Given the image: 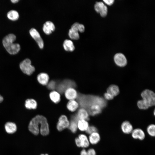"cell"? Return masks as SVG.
<instances>
[{
    "label": "cell",
    "instance_id": "40",
    "mask_svg": "<svg viewBox=\"0 0 155 155\" xmlns=\"http://www.w3.org/2000/svg\"><path fill=\"white\" fill-rule=\"evenodd\" d=\"M80 155H88L87 151L85 149L82 150L81 152Z\"/></svg>",
    "mask_w": 155,
    "mask_h": 155
},
{
    "label": "cell",
    "instance_id": "16",
    "mask_svg": "<svg viewBox=\"0 0 155 155\" xmlns=\"http://www.w3.org/2000/svg\"><path fill=\"white\" fill-rule=\"evenodd\" d=\"M37 80L40 84L43 85H46L48 83L49 77L47 73H42L38 74L37 76Z\"/></svg>",
    "mask_w": 155,
    "mask_h": 155
},
{
    "label": "cell",
    "instance_id": "36",
    "mask_svg": "<svg viewBox=\"0 0 155 155\" xmlns=\"http://www.w3.org/2000/svg\"><path fill=\"white\" fill-rule=\"evenodd\" d=\"M104 96L105 98L107 100H111L113 99L114 97L111 94L107 92L104 94Z\"/></svg>",
    "mask_w": 155,
    "mask_h": 155
},
{
    "label": "cell",
    "instance_id": "35",
    "mask_svg": "<svg viewBox=\"0 0 155 155\" xmlns=\"http://www.w3.org/2000/svg\"><path fill=\"white\" fill-rule=\"evenodd\" d=\"M80 24L78 22L75 23L71 26V28L78 32Z\"/></svg>",
    "mask_w": 155,
    "mask_h": 155
},
{
    "label": "cell",
    "instance_id": "41",
    "mask_svg": "<svg viewBox=\"0 0 155 155\" xmlns=\"http://www.w3.org/2000/svg\"><path fill=\"white\" fill-rule=\"evenodd\" d=\"M3 100V98L2 96L0 94V103Z\"/></svg>",
    "mask_w": 155,
    "mask_h": 155
},
{
    "label": "cell",
    "instance_id": "15",
    "mask_svg": "<svg viewBox=\"0 0 155 155\" xmlns=\"http://www.w3.org/2000/svg\"><path fill=\"white\" fill-rule=\"evenodd\" d=\"M55 29L54 24L51 21H47L43 25V30L45 33L49 34L53 31Z\"/></svg>",
    "mask_w": 155,
    "mask_h": 155
},
{
    "label": "cell",
    "instance_id": "4",
    "mask_svg": "<svg viewBox=\"0 0 155 155\" xmlns=\"http://www.w3.org/2000/svg\"><path fill=\"white\" fill-rule=\"evenodd\" d=\"M142 100L149 107L154 106L155 103V94L152 91L146 90L141 94Z\"/></svg>",
    "mask_w": 155,
    "mask_h": 155
},
{
    "label": "cell",
    "instance_id": "21",
    "mask_svg": "<svg viewBox=\"0 0 155 155\" xmlns=\"http://www.w3.org/2000/svg\"><path fill=\"white\" fill-rule=\"evenodd\" d=\"M64 49L68 51H72L75 49V46L72 41L69 39L65 40L63 43Z\"/></svg>",
    "mask_w": 155,
    "mask_h": 155
},
{
    "label": "cell",
    "instance_id": "31",
    "mask_svg": "<svg viewBox=\"0 0 155 155\" xmlns=\"http://www.w3.org/2000/svg\"><path fill=\"white\" fill-rule=\"evenodd\" d=\"M137 105L138 108L141 109H146L149 108L142 100H139L138 101Z\"/></svg>",
    "mask_w": 155,
    "mask_h": 155
},
{
    "label": "cell",
    "instance_id": "6",
    "mask_svg": "<svg viewBox=\"0 0 155 155\" xmlns=\"http://www.w3.org/2000/svg\"><path fill=\"white\" fill-rule=\"evenodd\" d=\"M76 86L75 83L72 80H65L57 84L56 89L59 93H63L68 88Z\"/></svg>",
    "mask_w": 155,
    "mask_h": 155
},
{
    "label": "cell",
    "instance_id": "38",
    "mask_svg": "<svg viewBox=\"0 0 155 155\" xmlns=\"http://www.w3.org/2000/svg\"><path fill=\"white\" fill-rule=\"evenodd\" d=\"M85 30V27L84 25L80 24L79 27V31L81 32H83Z\"/></svg>",
    "mask_w": 155,
    "mask_h": 155
},
{
    "label": "cell",
    "instance_id": "9",
    "mask_svg": "<svg viewBox=\"0 0 155 155\" xmlns=\"http://www.w3.org/2000/svg\"><path fill=\"white\" fill-rule=\"evenodd\" d=\"M30 35L35 40L39 47L42 49L44 46L43 40L38 32L35 28H32L29 31Z\"/></svg>",
    "mask_w": 155,
    "mask_h": 155
},
{
    "label": "cell",
    "instance_id": "26",
    "mask_svg": "<svg viewBox=\"0 0 155 155\" xmlns=\"http://www.w3.org/2000/svg\"><path fill=\"white\" fill-rule=\"evenodd\" d=\"M89 124L87 120H79L78 122V127L81 131H86L89 127Z\"/></svg>",
    "mask_w": 155,
    "mask_h": 155
},
{
    "label": "cell",
    "instance_id": "12",
    "mask_svg": "<svg viewBox=\"0 0 155 155\" xmlns=\"http://www.w3.org/2000/svg\"><path fill=\"white\" fill-rule=\"evenodd\" d=\"M102 107L99 105L94 104L89 106L86 110L89 114L94 116L100 113L102 111Z\"/></svg>",
    "mask_w": 155,
    "mask_h": 155
},
{
    "label": "cell",
    "instance_id": "30",
    "mask_svg": "<svg viewBox=\"0 0 155 155\" xmlns=\"http://www.w3.org/2000/svg\"><path fill=\"white\" fill-rule=\"evenodd\" d=\"M104 5V3L102 2H96L94 7L95 11L97 13H100Z\"/></svg>",
    "mask_w": 155,
    "mask_h": 155
},
{
    "label": "cell",
    "instance_id": "20",
    "mask_svg": "<svg viewBox=\"0 0 155 155\" xmlns=\"http://www.w3.org/2000/svg\"><path fill=\"white\" fill-rule=\"evenodd\" d=\"M5 127L6 131L9 133H13L17 130L16 125L15 123L11 122L7 123Z\"/></svg>",
    "mask_w": 155,
    "mask_h": 155
},
{
    "label": "cell",
    "instance_id": "28",
    "mask_svg": "<svg viewBox=\"0 0 155 155\" xmlns=\"http://www.w3.org/2000/svg\"><path fill=\"white\" fill-rule=\"evenodd\" d=\"M68 35L71 39L73 40L78 39L80 37L78 32L71 28L69 30Z\"/></svg>",
    "mask_w": 155,
    "mask_h": 155
},
{
    "label": "cell",
    "instance_id": "33",
    "mask_svg": "<svg viewBox=\"0 0 155 155\" xmlns=\"http://www.w3.org/2000/svg\"><path fill=\"white\" fill-rule=\"evenodd\" d=\"M86 131L87 133L90 134L93 133L97 132V129L94 126H89Z\"/></svg>",
    "mask_w": 155,
    "mask_h": 155
},
{
    "label": "cell",
    "instance_id": "25",
    "mask_svg": "<svg viewBox=\"0 0 155 155\" xmlns=\"http://www.w3.org/2000/svg\"><path fill=\"white\" fill-rule=\"evenodd\" d=\"M78 102L74 100H69L67 104V108L71 112L75 111L79 106Z\"/></svg>",
    "mask_w": 155,
    "mask_h": 155
},
{
    "label": "cell",
    "instance_id": "18",
    "mask_svg": "<svg viewBox=\"0 0 155 155\" xmlns=\"http://www.w3.org/2000/svg\"><path fill=\"white\" fill-rule=\"evenodd\" d=\"M88 140L90 143L92 145H95L100 141V136L97 131L96 132L90 134Z\"/></svg>",
    "mask_w": 155,
    "mask_h": 155
},
{
    "label": "cell",
    "instance_id": "14",
    "mask_svg": "<svg viewBox=\"0 0 155 155\" xmlns=\"http://www.w3.org/2000/svg\"><path fill=\"white\" fill-rule=\"evenodd\" d=\"M64 92L66 98L69 100H74L77 98L78 96L77 92L74 88H68Z\"/></svg>",
    "mask_w": 155,
    "mask_h": 155
},
{
    "label": "cell",
    "instance_id": "34",
    "mask_svg": "<svg viewBox=\"0 0 155 155\" xmlns=\"http://www.w3.org/2000/svg\"><path fill=\"white\" fill-rule=\"evenodd\" d=\"M107 13V8L106 5H104L100 13V15L102 17H105L106 16Z\"/></svg>",
    "mask_w": 155,
    "mask_h": 155
},
{
    "label": "cell",
    "instance_id": "29",
    "mask_svg": "<svg viewBox=\"0 0 155 155\" xmlns=\"http://www.w3.org/2000/svg\"><path fill=\"white\" fill-rule=\"evenodd\" d=\"M146 131L148 134L151 137H154L155 135V125L154 124L149 125L147 127Z\"/></svg>",
    "mask_w": 155,
    "mask_h": 155
},
{
    "label": "cell",
    "instance_id": "5",
    "mask_svg": "<svg viewBox=\"0 0 155 155\" xmlns=\"http://www.w3.org/2000/svg\"><path fill=\"white\" fill-rule=\"evenodd\" d=\"M20 67L23 72L28 75H30L35 70V67L32 65L31 61L29 59H26L22 61Z\"/></svg>",
    "mask_w": 155,
    "mask_h": 155
},
{
    "label": "cell",
    "instance_id": "1",
    "mask_svg": "<svg viewBox=\"0 0 155 155\" xmlns=\"http://www.w3.org/2000/svg\"><path fill=\"white\" fill-rule=\"evenodd\" d=\"M77 98L79 105L86 110L93 104H98L102 108L105 104L104 100L98 96L79 94Z\"/></svg>",
    "mask_w": 155,
    "mask_h": 155
},
{
    "label": "cell",
    "instance_id": "32",
    "mask_svg": "<svg viewBox=\"0 0 155 155\" xmlns=\"http://www.w3.org/2000/svg\"><path fill=\"white\" fill-rule=\"evenodd\" d=\"M57 83L54 80H51L47 84V87L49 90H54L56 88Z\"/></svg>",
    "mask_w": 155,
    "mask_h": 155
},
{
    "label": "cell",
    "instance_id": "3",
    "mask_svg": "<svg viewBox=\"0 0 155 155\" xmlns=\"http://www.w3.org/2000/svg\"><path fill=\"white\" fill-rule=\"evenodd\" d=\"M46 119L44 117L39 115L33 117L29 123L28 128L29 131L35 135H38L40 131L39 125Z\"/></svg>",
    "mask_w": 155,
    "mask_h": 155
},
{
    "label": "cell",
    "instance_id": "22",
    "mask_svg": "<svg viewBox=\"0 0 155 155\" xmlns=\"http://www.w3.org/2000/svg\"><path fill=\"white\" fill-rule=\"evenodd\" d=\"M25 105L28 109H35L37 108V104L36 101L34 99H28L25 101Z\"/></svg>",
    "mask_w": 155,
    "mask_h": 155
},
{
    "label": "cell",
    "instance_id": "8",
    "mask_svg": "<svg viewBox=\"0 0 155 155\" xmlns=\"http://www.w3.org/2000/svg\"><path fill=\"white\" fill-rule=\"evenodd\" d=\"M69 122L67 117L65 115H61L59 119L57 124V128L59 131H62L64 129L68 127Z\"/></svg>",
    "mask_w": 155,
    "mask_h": 155
},
{
    "label": "cell",
    "instance_id": "11",
    "mask_svg": "<svg viewBox=\"0 0 155 155\" xmlns=\"http://www.w3.org/2000/svg\"><path fill=\"white\" fill-rule=\"evenodd\" d=\"M131 134L132 138L135 139L142 140L145 137V134L144 131L139 128L133 129Z\"/></svg>",
    "mask_w": 155,
    "mask_h": 155
},
{
    "label": "cell",
    "instance_id": "23",
    "mask_svg": "<svg viewBox=\"0 0 155 155\" xmlns=\"http://www.w3.org/2000/svg\"><path fill=\"white\" fill-rule=\"evenodd\" d=\"M51 100L55 103H58L61 100V96L59 93L55 91H53L49 94Z\"/></svg>",
    "mask_w": 155,
    "mask_h": 155
},
{
    "label": "cell",
    "instance_id": "17",
    "mask_svg": "<svg viewBox=\"0 0 155 155\" xmlns=\"http://www.w3.org/2000/svg\"><path fill=\"white\" fill-rule=\"evenodd\" d=\"M88 113L86 110L83 108H80L76 115L78 120L83 119L87 120L89 119Z\"/></svg>",
    "mask_w": 155,
    "mask_h": 155
},
{
    "label": "cell",
    "instance_id": "7",
    "mask_svg": "<svg viewBox=\"0 0 155 155\" xmlns=\"http://www.w3.org/2000/svg\"><path fill=\"white\" fill-rule=\"evenodd\" d=\"M75 141L76 145L78 147L87 148L90 144L88 139L83 134L80 135L78 137L75 139Z\"/></svg>",
    "mask_w": 155,
    "mask_h": 155
},
{
    "label": "cell",
    "instance_id": "42",
    "mask_svg": "<svg viewBox=\"0 0 155 155\" xmlns=\"http://www.w3.org/2000/svg\"><path fill=\"white\" fill-rule=\"evenodd\" d=\"M19 1V0H11V1L13 3H17Z\"/></svg>",
    "mask_w": 155,
    "mask_h": 155
},
{
    "label": "cell",
    "instance_id": "13",
    "mask_svg": "<svg viewBox=\"0 0 155 155\" xmlns=\"http://www.w3.org/2000/svg\"><path fill=\"white\" fill-rule=\"evenodd\" d=\"M121 128L122 132L125 134L131 133L133 129L131 123L127 121H125L122 123Z\"/></svg>",
    "mask_w": 155,
    "mask_h": 155
},
{
    "label": "cell",
    "instance_id": "37",
    "mask_svg": "<svg viewBox=\"0 0 155 155\" xmlns=\"http://www.w3.org/2000/svg\"><path fill=\"white\" fill-rule=\"evenodd\" d=\"M88 155H96V153L95 150L93 148L89 149L87 151Z\"/></svg>",
    "mask_w": 155,
    "mask_h": 155
},
{
    "label": "cell",
    "instance_id": "19",
    "mask_svg": "<svg viewBox=\"0 0 155 155\" xmlns=\"http://www.w3.org/2000/svg\"><path fill=\"white\" fill-rule=\"evenodd\" d=\"M79 120L76 115L73 116L69 127V129L73 133H75L78 128V122Z\"/></svg>",
    "mask_w": 155,
    "mask_h": 155
},
{
    "label": "cell",
    "instance_id": "2",
    "mask_svg": "<svg viewBox=\"0 0 155 155\" xmlns=\"http://www.w3.org/2000/svg\"><path fill=\"white\" fill-rule=\"evenodd\" d=\"M16 39V37L14 34H10L5 36L3 40L2 43L4 47L11 54H15L20 50V44L13 43Z\"/></svg>",
    "mask_w": 155,
    "mask_h": 155
},
{
    "label": "cell",
    "instance_id": "27",
    "mask_svg": "<svg viewBox=\"0 0 155 155\" xmlns=\"http://www.w3.org/2000/svg\"><path fill=\"white\" fill-rule=\"evenodd\" d=\"M7 16L10 20L15 21L18 19L19 15L17 11L15 10H11L7 13Z\"/></svg>",
    "mask_w": 155,
    "mask_h": 155
},
{
    "label": "cell",
    "instance_id": "43",
    "mask_svg": "<svg viewBox=\"0 0 155 155\" xmlns=\"http://www.w3.org/2000/svg\"><path fill=\"white\" fill-rule=\"evenodd\" d=\"M41 155H48V154H41Z\"/></svg>",
    "mask_w": 155,
    "mask_h": 155
},
{
    "label": "cell",
    "instance_id": "24",
    "mask_svg": "<svg viewBox=\"0 0 155 155\" xmlns=\"http://www.w3.org/2000/svg\"><path fill=\"white\" fill-rule=\"evenodd\" d=\"M107 92H108L114 97L116 96L119 92L118 87L115 85H110L107 89Z\"/></svg>",
    "mask_w": 155,
    "mask_h": 155
},
{
    "label": "cell",
    "instance_id": "10",
    "mask_svg": "<svg viewBox=\"0 0 155 155\" xmlns=\"http://www.w3.org/2000/svg\"><path fill=\"white\" fill-rule=\"evenodd\" d=\"M115 63L118 66L123 67L127 64V59L124 55L121 53H117L114 57Z\"/></svg>",
    "mask_w": 155,
    "mask_h": 155
},
{
    "label": "cell",
    "instance_id": "39",
    "mask_svg": "<svg viewBox=\"0 0 155 155\" xmlns=\"http://www.w3.org/2000/svg\"><path fill=\"white\" fill-rule=\"evenodd\" d=\"M103 1L106 4L109 5L113 4L114 1L113 0H104Z\"/></svg>",
    "mask_w": 155,
    "mask_h": 155
}]
</instances>
